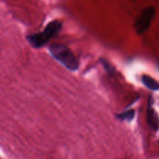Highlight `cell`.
<instances>
[{"label": "cell", "instance_id": "obj_3", "mask_svg": "<svg viewBox=\"0 0 159 159\" xmlns=\"http://www.w3.org/2000/svg\"><path fill=\"white\" fill-rule=\"evenodd\" d=\"M155 16V9L154 7H148L144 9L141 12V16L135 22L134 27L136 32L138 34H141L145 32L149 28L151 22Z\"/></svg>", "mask_w": 159, "mask_h": 159}, {"label": "cell", "instance_id": "obj_5", "mask_svg": "<svg viewBox=\"0 0 159 159\" xmlns=\"http://www.w3.org/2000/svg\"><path fill=\"white\" fill-rule=\"evenodd\" d=\"M141 81H142L143 84L149 89L152 90V91H158L159 90V82L154 79L153 78L144 75L141 78Z\"/></svg>", "mask_w": 159, "mask_h": 159}, {"label": "cell", "instance_id": "obj_4", "mask_svg": "<svg viewBox=\"0 0 159 159\" xmlns=\"http://www.w3.org/2000/svg\"><path fill=\"white\" fill-rule=\"evenodd\" d=\"M147 120L149 127L154 130H158L159 129V118L156 112L152 108L151 102L149 101L148 107L147 110Z\"/></svg>", "mask_w": 159, "mask_h": 159}, {"label": "cell", "instance_id": "obj_1", "mask_svg": "<svg viewBox=\"0 0 159 159\" xmlns=\"http://www.w3.org/2000/svg\"><path fill=\"white\" fill-rule=\"evenodd\" d=\"M62 23L59 20L50 22L43 31L27 36L29 43L35 48H40L45 46L50 40L58 34L61 30Z\"/></svg>", "mask_w": 159, "mask_h": 159}, {"label": "cell", "instance_id": "obj_8", "mask_svg": "<svg viewBox=\"0 0 159 159\" xmlns=\"http://www.w3.org/2000/svg\"><path fill=\"white\" fill-rule=\"evenodd\" d=\"M158 68H159V60H158Z\"/></svg>", "mask_w": 159, "mask_h": 159}, {"label": "cell", "instance_id": "obj_7", "mask_svg": "<svg viewBox=\"0 0 159 159\" xmlns=\"http://www.w3.org/2000/svg\"><path fill=\"white\" fill-rule=\"evenodd\" d=\"M101 62H102V65H103V67L105 68V69L107 70V71L109 74H113V73L114 72V68H113V67L110 65V63H109L107 60H101Z\"/></svg>", "mask_w": 159, "mask_h": 159}, {"label": "cell", "instance_id": "obj_2", "mask_svg": "<svg viewBox=\"0 0 159 159\" xmlns=\"http://www.w3.org/2000/svg\"><path fill=\"white\" fill-rule=\"evenodd\" d=\"M51 55L70 71L79 68V61L72 51L61 43H53L49 48Z\"/></svg>", "mask_w": 159, "mask_h": 159}, {"label": "cell", "instance_id": "obj_6", "mask_svg": "<svg viewBox=\"0 0 159 159\" xmlns=\"http://www.w3.org/2000/svg\"><path fill=\"white\" fill-rule=\"evenodd\" d=\"M134 115H135L134 110H128L116 115V118H117L118 120H120V121H124V120L130 121L134 119Z\"/></svg>", "mask_w": 159, "mask_h": 159}]
</instances>
